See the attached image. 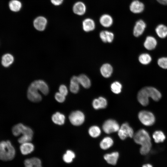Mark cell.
<instances>
[{
  "label": "cell",
  "mask_w": 167,
  "mask_h": 167,
  "mask_svg": "<svg viewBox=\"0 0 167 167\" xmlns=\"http://www.w3.org/2000/svg\"><path fill=\"white\" fill-rule=\"evenodd\" d=\"M157 42L153 37L148 36L147 37L144 43V47L148 50H152L156 47Z\"/></svg>",
  "instance_id": "cell-16"
},
{
  "label": "cell",
  "mask_w": 167,
  "mask_h": 167,
  "mask_svg": "<svg viewBox=\"0 0 167 167\" xmlns=\"http://www.w3.org/2000/svg\"><path fill=\"white\" fill-rule=\"evenodd\" d=\"M138 117L140 122L146 126H151L155 122L154 116L152 113L148 111H141L139 113Z\"/></svg>",
  "instance_id": "cell-4"
},
{
  "label": "cell",
  "mask_w": 167,
  "mask_h": 167,
  "mask_svg": "<svg viewBox=\"0 0 167 167\" xmlns=\"http://www.w3.org/2000/svg\"><path fill=\"white\" fill-rule=\"evenodd\" d=\"M13 134L15 136L22 135H29L33 136V132L30 127L22 123H18L14 126L12 129Z\"/></svg>",
  "instance_id": "cell-3"
},
{
  "label": "cell",
  "mask_w": 167,
  "mask_h": 167,
  "mask_svg": "<svg viewBox=\"0 0 167 167\" xmlns=\"http://www.w3.org/2000/svg\"><path fill=\"white\" fill-rule=\"evenodd\" d=\"M157 64L161 68L167 69V57H163L159 58L157 60Z\"/></svg>",
  "instance_id": "cell-36"
},
{
  "label": "cell",
  "mask_w": 167,
  "mask_h": 167,
  "mask_svg": "<svg viewBox=\"0 0 167 167\" xmlns=\"http://www.w3.org/2000/svg\"><path fill=\"white\" fill-rule=\"evenodd\" d=\"M73 12L76 15H82L85 12L86 7L85 4L81 2L75 3L73 7Z\"/></svg>",
  "instance_id": "cell-19"
},
{
  "label": "cell",
  "mask_w": 167,
  "mask_h": 167,
  "mask_svg": "<svg viewBox=\"0 0 167 167\" xmlns=\"http://www.w3.org/2000/svg\"><path fill=\"white\" fill-rule=\"evenodd\" d=\"M152 59L150 55L147 53L142 54L139 57V62L143 65L148 64L151 62Z\"/></svg>",
  "instance_id": "cell-32"
},
{
  "label": "cell",
  "mask_w": 167,
  "mask_h": 167,
  "mask_svg": "<svg viewBox=\"0 0 167 167\" xmlns=\"http://www.w3.org/2000/svg\"><path fill=\"white\" fill-rule=\"evenodd\" d=\"M120 127L118 123L115 120L112 119L106 121L102 126L103 130L107 134L118 131Z\"/></svg>",
  "instance_id": "cell-8"
},
{
  "label": "cell",
  "mask_w": 167,
  "mask_h": 167,
  "mask_svg": "<svg viewBox=\"0 0 167 167\" xmlns=\"http://www.w3.org/2000/svg\"><path fill=\"white\" fill-rule=\"evenodd\" d=\"M51 118L53 122L58 125H62L65 122V115L59 112H56L54 113L52 116Z\"/></svg>",
  "instance_id": "cell-21"
},
{
  "label": "cell",
  "mask_w": 167,
  "mask_h": 167,
  "mask_svg": "<svg viewBox=\"0 0 167 167\" xmlns=\"http://www.w3.org/2000/svg\"><path fill=\"white\" fill-rule=\"evenodd\" d=\"M100 36L102 41L104 42H111L114 38L113 33L107 31H103L100 34Z\"/></svg>",
  "instance_id": "cell-23"
},
{
  "label": "cell",
  "mask_w": 167,
  "mask_h": 167,
  "mask_svg": "<svg viewBox=\"0 0 167 167\" xmlns=\"http://www.w3.org/2000/svg\"><path fill=\"white\" fill-rule=\"evenodd\" d=\"M79 84L78 83L70 82L69 87L70 91L73 93H77L79 89Z\"/></svg>",
  "instance_id": "cell-37"
},
{
  "label": "cell",
  "mask_w": 167,
  "mask_h": 167,
  "mask_svg": "<svg viewBox=\"0 0 167 167\" xmlns=\"http://www.w3.org/2000/svg\"><path fill=\"white\" fill-rule=\"evenodd\" d=\"M133 137L135 143L141 146L151 143V138L148 133L143 129L137 131Z\"/></svg>",
  "instance_id": "cell-2"
},
{
  "label": "cell",
  "mask_w": 167,
  "mask_h": 167,
  "mask_svg": "<svg viewBox=\"0 0 167 167\" xmlns=\"http://www.w3.org/2000/svg\"><path fill=\"white\" fill-rule=\"evenodd\" d=\"M159 3L163 5H167V0H156Z\"/></svg>",
  "instance_id": "cell-44"
},
{
  "label": "cell",
  "mask_w": 167,
  "mask_h": 167,
  "mask_svg": "<svg viewBox=\"0 0 167 167\" xmlns=\"http://www.w3.org/2000/svg\"><path fill=\"white\" fill-rule=\"evenodd\" d=\"M83 30L86 32H88L93 30L95 28V23L92 19L87 18L83 22Z\"/></svg>",
  "instance_id": "cell-20"
},
{
  "label": "cell",
  "mask_w": 167,
  "mask_h": 167,
  "mask_svg": "<svg viewBox=\"0 0 167 167\" xmlns=\"http://www.w3.org/2000/svg\"><path fill=\"white\" fill-rule=\"evenodd\" d=\"M22 3L18 0H11L9 3V7L10 10L14 12L19 11L22 7Z\"/></svg>",
  "instance_id": "cell-28"
},
{
  "label": "cell",
  "mask_w": 167,
  "mask_h": 167,
  "mask_svg": "<svg viewBox=\"0 0 167 167\" xmlns=\"http://www.w3.org/2000/svg\"><path fill=\"white\" fill-rule=\"evenodd\" d=\"M99 101L101 109L105 108L107 106V102L106 100L103 97H100L98 98Z\"/></svg>",
  "instance_id": "cell-41"
},
{
  "label": "cell",
  "mask_w": 167,
  "mask_h": 167,
  "mask_svg": "<svg viewBox=\"0 0 167 167\" xmlns=\"http://www.w3.org/2000/svg\"><path fill=\"white\" fill-rule=\"evenodd\" d=\"M99 20L101 24L105 27H110L113 23L112 18L108 14L102 15L100 17Z\"/></svg>",
  "instance_id": "cell-22"
},
{
  "label": "cell",
  "mask_w": 167,
  "mask_h": 167,
  "mask_svg": "<svg viewBox=\"0 0 167 167\" xmlns=\"http://www.w3.org/2000/svg\"><path fill=\"white\" fill-rule=\"evenodd\" d=\"M69 118L72 124L75 126H79L84 122L85 116L81 111L76 110L71 113L69 115Z\"/></svg>",
  "instance_id": "cell-6"
},
{
  "label": "cell",
  "mask_w": 167,
  "mask_h": 167,
  "mask_svg": "<svg viewBox=\"0 0 167 167\" xmlns=\"http://www.w3.org/2000/svg\"><path fill=\"white\" fill-rule=\"evenodd\" d=\"M88 133L90 136L92 137L96 138L100 135L101 130L98 126H93L89 128Z\"/></svg>",
  "instance_id": "cell-33"
},
{
  "label": "cell",
  "mask_w": 167,
  "mask_h": 167,
  "mask_svg": "<svg viewBox=\"0 0 167 167\" xmlns=\"http://www.w3.org/2000/svg\"><path fill=\"white\" fill-rule=\"evenodd\" d=\"M92 105L93 108L96 109H101L100 104L98 98L95 99L93 100Z\"/></svg>",
  "instance_id": "cell-42"
},
{
  "label": "cell",
  "mask_w": 167,
  "mask_h": 167,
  "mask_svg": "<svg viewBox=\"0 0 167 167\" xmlns=\"http://www.w3.org/2000/svg\"><path fill=\"white\" fill-rule=\"evenodd\" d=\"M113 71L112 66L108 63L104 64L100 69L101 73L102 75L105 78H108L111 75Z\"/></svg>",
  "instance_id": "cell-24"
},
{
  "label": "cell",
  "mask_w": 167,
  "mask_h": 167,
  "mask_svg": "<svg viewBox=\"0 0 167 167\" xmlns=\"http://www.w3.org/2000/svg\"><path fill=\"white\" fill-rule=\"evenodd\" d=\"M65 96L59 92H56L54 96L55 100L59 103H62L65 101L66 99Z\"/></svg>",
  "instance_id": "cell-39"
},
{
  "label": "cell",
  "mask_w": 167,
  "mask_h": 167,
  "mask_svg": "<svg viewBox=\"0 0 167 167\" xmlns=\"http://www.w3.org/2000/svg\"><path fill=\"white\" fill-rule=\"evenodd\" d=\"M156 32L158 36L161 38H164L167 36V27L160 24L158 25L155 29Z\"/></svg>",
  "instance_id": "cell-26"
},
{
  "label": "cell",
  "mask_w": 167,
  "mask_h": 167,
  "mask_svg": "<svg viewBox=\"0 0 167 167\" xmlns=\"http://www.w3.org/2000/svg\"><path fill=\"white\" fill-rule=\"evenodd\" d=\"M144 9V4L138 0H134L130 6V11L134 13H139L142 12Z\"/></svg>",
  "instance_id": "cell-12"
},
{
  "label": "cell",
  "mask_w": 167,
  "mask_h": 167,
  "mask_svg": "<svg viewBox=\"0 0 167 167\" xmlns=\"http://www.w3.org/2000/svg\"><path fill=\"white\" fill-rule=\"evenodd\" d=\"M79 84L84 88H89L91 85V81L88 77L84 74H81L79 76Z\"/></svg>",
  "instance_id": "cell-29"
},
{
  "label": "cell",
  "mask_w": 167,
  "mask_h": 167,
  "mask_svg": "<svg viewBox=\"0 0 167 167\" xmlns=\"http://www.w3.org/2000/svg\"><path fill=\"white\" fill-rule=\"evenodd\" d=\"M154 141L156 143H159L163 142L165 139L164 133L161 131H156L152 135Z\"/></svg>",
  "instance_id": "cell-30"
},
{
  "label": "cell",
  "mask_w": 167,
  "mask_h": 167,
  "mask_svg": "<svg viewBox=\"0 0 167 167\" xmlns=\"http://www.w3.org/2000/svg\"><path fill=\"white\" fill-rule=\"evenodd\" d=\"M59 92L66 96L67 95L68 91L66 87L64 84L61 85L59 88Z\"/></svg>",
  "instance_id": "cell-40"
},
{
  "label": "cell",
  "mask_w": 167,
  "mask_h": 167,
  "mask_svg": "<svg viewBox=\"0 0 167 167\" xmlns=\"http://www.w3.org/2000/svg\"><path fill=\"white\" fill-rule=\"evenodd\" d=\"M146 27V24L143 20L140 19L138 20L134 28V35L137 37L140 36L144 32Z\"/></svg>",
  "instance_id": "cell-10"
},
{
  "label": "cell",
  "mask_w": 167,
  "mask_h": 167,
  "mask_svg": "<svg viewBox=\"0 0 167 167\" xmlns=\"http://www.w3.org/2000/svg\"><path fill=\"white\" fill-rule=\"evenodd\" d=\"M75 157L74 152L71 150H68L64 154L63 159L64 162L67 163H71Z\"/></svg>",
  "instance_id": "cell-31"
},
{
  "label": "cell",
  "mask_w": 167,
  "mask_h": 167,
  "mask_svg": "<svg viewBox=\"0 0 167 167\" xmlns=\"http://www.w3.org/2000/svg\"><path fill=\"white\" fill-rule=\"evenodd\" d=\"M113 143V140L111 137H106L104 138L100 142V147L103 150H106L111 147Z\"/></svg>",
  "instance_id": "cell-27"
},
{
  "label": "cell",
  "mask_w": 167,
  "mask_h": 167,
  "mask_svg": "<svg viewBox=\"0 0 167 167\" xmlns=\"http://www.w3.org/2000/svg\"><path fill=\"white\" fill-rule=\"evenodd\" d=\"M34 149L33 144L28 142L21 144L20 150L21 153L24 155H26L32 152Z\"/></svg>",
  "instance_id": "cell-17"
},
{
  "label": "cell",
  "mask_w": 167,
  "mask_h": 167,
  "mask_svg": "<svg viewBox=\"0 0 167 167\" xmlns=\"http://www.w3.org/2000/svg\"><path fill=\"white\" fill-rule=\"evenodd\" d=\"M149 97L145 87L141 89L138 92V101L143 106H145L148 104Z\"/></svg>",
  "instance_id": "cell-9"
},
{
  "label": "cell",
  "mask_w": 167,
  "mask_h": 167,
  "mask_svg": "<svg viewBox=\"0 0 167 167\" xmlns=\"http://www.w3.org/2000/svg\"><path fill=\"white\" fill-rule=\"evenodd\" d=\"M152 146L151 142L141 146L140 149V153L142 155L147 154L150 151Z\"/></svg>",
  "instance_id": "cell-35"
},
{
  "label": "cell",
  "mask_w": 167,
  "mask_h": 167,
  "mask_svg": "<svg viewBox=\"0 0 167 167\" xmlns=\"http://www.w3.org/2000/svg\"><path fill=\"white\" fill-rule=\"evenodd\" d=\"M25 167H42L40 160L36 157H33L25 160L24 161Z\"/></svg>",
  "instance_id": "cell-18"
},
{
  "label": "cell",
  "mask_w": 167,
  "mask_h": 167,
  "mask_svg": "<svg viewBox=\"0 0 167 167\" xmlns=\"http://www.w3.org/2000/svg\"><path fill=\"white\" fill-rule=\"evenodd\" d=\"M122 88V85L118 82H114L111 84V90L115 94L119 93L121 91Z\"/></svg>",
  "instance_id": "cell-34"
},
{
  "label": "cell",
  "mask_w": 167,
  "mask_h": 167,
  "mask_svg": "<svg viewBox=\"0 0 167 167\" xmlns=\"http://www.w3.org/2000/svg\"><path fill=\"white\" fill-rule=\"evenodd\" d=\"M51 3L55 6L60 5L63 2V0H50Z\"/></svg>",
  "instance_id": "cell-43"
},
{
  "label": "cell",
  "mask_w": 167,
  "mask_h": 167,
  "mask_svg": "<svg viewBox=\"0 0 167 167\" xmlns=\"http://www.w3.org/2000/svg\"><path fill=\"white\" fill-rule=\"evenodd\" d=\"M149 97L155 101H158L161 97L160 92L155 88L152 87H145Z\"/></svg>",
  "instance_id": "cell-14"
},
{
  "label": "cell",
  "mask_w": 167,
  "mask_h": 167,
  "mask_svg": "<svg viewBox=\"0 0 167 167\" xmlns=\"http://www.w3.org/2000/svg\"><path fill=\"white\" fill-rule=\"evenodd\" d=\"M142 167H152V166L150 164H147L143 165Z\"/></svg>",
  "instance_id": "cell-45"
},
{
  "label": "cell",
  "mask_w": 167,
  "mask_h": 167,
  "mask_svg": "<svg viewBox=\"0 0 167 167\" xmlns=\"http://www.w3.org/2000/svg\"><path fill=\"white\" fill-rule=\"evenodd\" d=\"M118 134L120 138L124 140L127 137H132L134 136L133 129L127 123H123L118 131Z\"/></svg>",
  "instance_id": "cell-7"
},
{
  "label": "cell",
  "mask_w": 167,
  "mask_h": 167,
  "mask_svg": "<svg viewBox=\"0 0 167 167\" xmlns=\"http://www.w3.org/2000/svg\"><path fill=\"white\" fill-rule=\"evenodd\" d=\"M47 22V20L45 17L40 16L36 17L34 20L33 25L37 30L43 31L45 28Z\"/></svg>",
  "instance_id": "cell-11"
},
{
  "label": "cell",
  "mask_w": 167,
  "mask_h": 167,
  "mask_svg": "<svg viewBox=\"0 0 167 167\" xmlns=\"http://www.w3.org/2000/svg\"><path fill=\"white\" fill-rule=\"evenodd\" d=\"M119 156L118 152H115L105 154L104 156V158L109 164L115 165L117 163Z\"/></svg>",
  "instance_id": "cell-13"
},
{
  "label": "cell",
  "mask_w": 167,
  "mask_h": 167,
  "mask_svg": "<svg viewBox=\"0 0 167 167\" xmlns=\"http://www.w3.org/2000/svg\"><path fill=\"white\" fill-rule=\"evenodd\" d=\"M40 91L32 82L29 86L27 93L28 99L31 101L38 102L42 100V96L38 91Z\"/></svg>",
  "instance_id": "cell-5"
},
{
  "label": "cell",
  "mask_w": 167,
  "mask_h": 167,
  "mask_svg": "<svg viewBox=\"0 0 167 167\" xmlns=\"http://www.w3.org/2000/svg\"><path fill=\"white\" fill-rule=\"evenodd\" d=\"M33 136L28 135H22L18 139V142L20 144L31 142Z\"/></svg>",
  "instance_id": "cell-38"
},
{
  "label": "cell",
  "mask_w": 167,
  "mask_h": 167,
  "mask_svg": "<svg viewBox=\"0 0 167 167\" xmlns=\"http://www.w3.org/2000/svg\"><path fill=\"white\" fill-rule=\"evenodd\" d=\"M40 92L45 95H47L49 92V88L47 84L42 80H35L33 82Z\"/></svg>",
  "instance_id": "cell-15"
},
{
  "label": "cell",
  "mask_w": 167,
  "mask_h": 167,
  "mask_svg": "<svg viewBox=\"0 0 167 167\" xmlns=\"http://www.w3.org/2000/svg\"><path fill=\"white\" fill-rule=\"evenodd\" d=\"M14 61L13 56L10 54H6L2 56L1 63L3 66L8 67L13 63Z\"/></svg>",
  "instance_id": "cell-25"
},
{
  "label": "cell",
  "mask_w": 167,
  "mask_h": 167,
  "mask_svg": "<svg viewBox=\"0 0 167 167\" xmlns=\"http://www.w3.org/2000/svg\"><path fill=\"white\" fill-rule=\"evenodd\" d=\"M15 155V148L9 140L0 142V159L3 161L12 160Z\"/></svg>",
  "instance_id": "cell-1"
}]
</instances>
